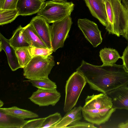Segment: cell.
<instances>
[{
  "instance_id": "obj_27",
  "label": "cell",
  "mask_w": 128,
  "mask_h": 128,
  "mask_svg": "<svg viewBox=\"0 0 128 128\" xmlns=\"http://www.w3.org/2000/svg\"><path fill=\"white\" fill-rule=\"evenodd\" d=\"M45 119L41 118L27 120L22 128H40Z\"/></svg>"
},
{
  "instance_id": "obj_4",
  "label": "cell",
  "mask_w": 128,
  "mask_h": 128,
  "mask_svg": "<svg viewBox=\"0 0 128 128\" xmlns=\"http://www.w3.org/2000/svg\"><path fill=\"white\" fill-rule=\"evenodd\" d=\"M55 65L54 57L51 55L34 56L23 68V74L28 79L48 78Z\"/></svg>"
},
{
  "instance_id": "obj_2",
  "label": "cell",
  "mask_w": 128,
  "mask_h": 128,
  "mask_svg": "<svg viewBox=\"0 0 128 128\" xmlns=\"http://www.w3.org/2000/svg\"><path fill=\"white\" fill-rule=\"evenodd\" d=\"M108 24L106 29L109 34L122 36L128 41V10L121 0H104Z\"/></svg>"
},
{
  "instance_id": "obj_8",
  "label": "cell",
  "mask_w": 128,
  "mask_h": 128,
  "mask_svg": "<svg viewBox=\"0 0 128 128\" xmlns=\"http://www.w3.org/2000/svg\"><path fill=\"white\" fill-rule=\"evenodd\" d=\"M60 93L56 89L48 90L38 89L28 99L40 106H54L61 97Z\"/></svg>"
},
{
  "instance_id": "obj_25",
  "label": "cell",
  "mask_w": 128,
  "mask_h": 128,
  "mask_svg": "<svg viewBox=\"0 0 128 128\" xmlns=\"http://www.w3.org/2000/svg\"><path fill=\"white\" fill-rule=\"evenodd\" d=\"M62 118L60 114L58 112L50 114L45 118L40 128H51L58 122Z\"/></svg>"
},
{
  "instance_id": "obj_19",
  "label": "cell",
  "mask_w": 128,
  "mask_h": 128,
  "mask_svg": "<svg viewBox=\"0 0 128 128\" xmlns=\"http://www.w3.org/2000/svg\"><path fill=\"white\" fill-rule=\"evenodd\" d=\"M23 27L20 26L9 39L10 44L15 49L31 46L23 32Z\"/></svg>"
},
{
  "instance_id": "obj_15",
  "label": "cell",
  "mask_w": 128,
  "mask_h": 128,
  "mask_svg": "<svg viewBox=\"0 0 128 128\" xmlns=\"http://www.w3.org/2000/svg\"><path fill=\"white\" fill-rule=\"evenodd\" d=\"M0 51L4 50L6 55L9 65L12 71L21 68L16 55L15 48L10 44L9 40L0 34Z\"/></svg>"
},
{
  "instance_id": "obj_33",
  "label": "cell",
  "mask_w": 128,
  "mask_h": 128,
  "mask_svg": "<svg viewBox=\"0 0 128 128\" xmlns=\"http://www.w3.org/2000/svg\"><path fill=\"white\" fill-rule=\"evenodd\" d=\"M4 103L2 101L0 100V107L1 108L2 107Z\"/></svg>"
},
{
  "instance_id": "obj_22",
  "label": "cell",
  "mask_w": 128,
  "mask_h": 128,
  "mask_svg": "<svg viewBox=\"0 0 128 128\" xmlns=\"http://www.w3.org/2000/svg\"><path fill=\"white\" fill-rule=\"evenodd\" d=\"M24 81L31 83L33 86L39 89L53 90L56 89L57 88L56 83L51 81L48 78L28 79Z\"/></svg>"
},
{
  "instance_id": "obj_5",
  "label": "cell",
  "mask_w": 128,
  "mask_h": 128,
  "mask_svg": "<svg viewBox=\"0 0 128 128\" xmlns=\"http://www.w3.org/2000/svg\"><path fill=\"white\" fill-rule=\"evenodd\" d=\"M87 83L84 76L79 72L73 73L66 81L63 110H70L76 105L81 92Z\"/></svg>"
},
{
  "instance_id": "obj_14",
  "label": "cell",
  "mask_w": 128,
  "mask_h": 128,
  "mask_svg": "<svg viewBox=\"0 0 128 128\" xmlns=\"http://www.w3.org/2000/svg\"><path fill=\"white\" fill-rule=\"evenodd\" d=\"M44 3L41 0H18L16 9L19 15H31L39 12Z\"/></svg>"
},
{
  "instance_id": "obj_36",
  "label": "cell",
  "mask_w": 128,
  "mask_h": 128,
  "mask_svg": "<svg viewBox=\"0 0 128 128\" xmlns=\"http://www.w3.org/2000/svg\"></svg>"
},
{
  "instance_id": "obj_3",
  "label": "cell",
  "mask_w": 128,
  "mask_h": 128,
  "mask_svg": "<svg viewBox=\"0 0 128 128\" xmlns=\"http://www.w3.org/2000/svg\"><path fill=\"white\" fill-rule=\"evenodd\" d=\"M74 6L72 2L48 1L45 2L37 15L42 17L48 23H53L70 16Z\"/></svg>"
},
{
  "instance_id": "obj_1",
  "label": "cell",
  "mask_w": 128,
  "mask_h": 128,
  "mask_svg": "<svg viewBox=\"0 0 128 128\" xmlns=\"http://www.w3.org/2000/svg\"><path fill=\"white\" fill-rule=\"evenodd\" d=\"M76 70L84 77L91 89L105 94L128 86V72L124 65L114 64L94 65L83 60Z\"/></svg>"
},
{
  "instance_id": "obj_17",
  "label": "cell",
  "mask_w": 128,
  "mask_h": 128,
  "mask_svg": "<svg viewBox=\"0 0 128 128\" xmlns=\"http://www.w3.org/2000/svg\"><path fill=\"white\" fill-rule=\"evenodd\" d=\"M27 121L0 110V128H22Z\"/></svg>"
},
{
  "instance_id": "obj_21",
  "label": "cell",
  "mask_w": 128,
  "mask_h": 128,
  "mask_svg": "<svg viewBox=\"0 0 128 128\" xmlns=\"http://www.w3.org/2000/svg\"><path fill=\"white\" fill-rule=\"evenodd\" d=\"M0 110L23 119L38 117V115L31 111L21 109L16 106L9 108H0Z\"/></svg>"
},
{
  "instance_id": "obj_13",
  "label": "cell",
  "mask_w": 128,
  "mask_h": 128,
  "mask_svg": "<svg viewBox=\"0 0 128 128\" xmlns=\"http://www.w3.org/2000/svg\"><path fill=\"white\" fill-rule=\"evenodd\" d=\"M111 99L112 107L128 110V87H120L107 94Z\"/></svg>"
},
{
  "instance_id": "obj_18",
  "label": "cell",
  "mask_w": 128,
  "mask_h": 128,
  "mask_svg": "<svg viewBox=\"0 0 128 128\" xmlns=\"http://www.w3.org/2000/svg\"><path fill=\"white\" fill-rule=\"evenodd\" d=\"M23 32L31 46L48 48L36 33L30 22L23 27Z\"/></svg>"
},
{
  "instance_id": "obj_6",
  "label": "cell",
  "mask_w": 128,
  "mask_h": 128,
  "mask_svg": "<svg viewBox=\"0 0 128 128\" xmlns=\"http://www.w3.org/2000/svg\"><path fill=\"white\" fill-rule=\"evenodd\" d=\"M72 24L70 16L52 23L50 26L53 52L63 47Z\"/></svg>"
},
{
  "instance_id": "obj_28",
  "label": "cell",
  "mask_w": 128,
  "mask_h": 128,
  "mask_svg": "<svg viewBox=\"0 0 128 128\" xmlns=\"http://www.w3.org/2000/svg\"><path fill=\"white\" fill-rule=\"evenodd\" d=\"M18 0H0V9H16Z\"/></svg>"
},
{
  "instance_id": "obj_31",
  "label": "cell",
  "mask_w": 128,
  "mask_h": 128,
  "mask_svg": "<svg viewBox=\"0 0 128 128\" xmlns=\"http://www.w3.org/2000/svg\"><path fill=\"white\" fill-rule=\"evenodd\" d=\"M118 127L120 128H128V120L124 122H122L119 124Z\"/></svg>"
},
{
  "instance_id": "obj_26",
  "label": "cell",
  "mask_w": 128,
  "mask_h": 128,
  "mask_svg": "<svg viewBox=\"0 0 128 128\" xmlns=\"http://www.w3.org/2000/svg\"><path fill=\"white\" fill-rule=\"evenodd\" d=\"M30 49L32 57L36 56H48L52 53V50L30 46Z\"/></svg>"
},
{
  "instance_id": "obj_29",
  "label": "cell",
  "mask_w": 128,
  "mask_h": 128,
  "mask_svg": "<svg viewBox=\"0 0 128 128\" xmlns=\"http://www.w3.org/2000/svg\"><path fill=\"white\" fill-rule=\"evenodd\" d=\"M96 128L94 124L90 122H81L79 121L72 122L66 128Z\"/></svg>"
},
{
  "instance_id": "obj_7",
  "label": "cell",
  "mask_w": 128,
  "mask_h": 128,
  "mask_svg": "<svg viewBox=\"0 0 128 128\" xmlns=\"http://www.w3.org/2000/svg\"><path fill=\"white\" fill-rule=\"evenodd\" d=\"M78 26L86 40L94 47H96L102 42L101 32L97 24L86 18L79 19Z\"/></svg>"
},
{
  "instance_id": "obj_20",
  "label": "cell",
  "mask_w": 128,
  "mask_h": 128,
  "mask_svg": "<svg viewBox=\"0 0 128 128\" xmlns=\"http://www.w3.org/2000/svg\"><path fill=\"white\" fill-rule=\"evenodd\" d=\"M100 56L103 64H112L121 58L118 52L115 49L104 48L100 52Z\"/></svg>"
},
{
  "instance_id": "obj_23",
  "label": "cell",
  "mask_w": 128,
  "mask_h": 128,
  "mask_svg": "<svg viewBox=\"0 0 128 128\" xmlns=\"http://www.w3.org/2000/svg\"><path fill=\"white\" fill-rule=\"evenodd\" d=\"M30 47L15 49L16 55L21 68H24L26 66L33 57L30 52Z\"/></svg>"
},
{
  "instance_id": "obj_30",
  "label": "cell",
  "mask_w": 128,
  "mask_h": 128,
  "mask_svg": "<svg viewBox=\"0 0 128 128\" xmlns=\"http://www.w3.org/2000/svg\"><path fill=\"white\" fill-rule=\"evenodd\" d=\"M123 62V65L128 72V46L124 50L121 56Z\"/></svg>"
},
{
  "instance_id": "obj_12",
  "label": "cell",
  "mask_w": 128,
  "mask_h": 128,
  "mask_svg": "<svg viewBox=\"0 0 128 128\" xmlns=\"http://www.w3.org/2000/svg\"><path fill=\"white\" fill-rule=\"evenodd\" d=\"M92 15L106 27L108 19L104 0H84Z\"/></svg>"
},
{
  "instance_id": "obj_34",
  "label": "cell",
  "mask_w": 128,
  "mask_h": 128,
  "mask_svg": "<svg viewBox=\"0 0 128 128\" xmlns=\"http://www.w3.org/2000/svg\"><path fill=\"white\" fill-rule=\"evenodd\" d=\"M54 1L60 2H67L66 0H52Z\"/></svg>"
},
{
  "instance_id": "obj_24",
  "label": "cell",
  "mask_w": 128,
  "mask_h": 128,
  "mask_svg": "<svg viewBox=\"0 0 128 128\" xmlns=\"http://www.w3.org/2000/svg\"><path fill=\"white\" fill-rule=\"evenodd\" d=\"M19 16L16 9L10 10L0 9V25H3L10 23Z\"/></svg>"
},
{
  "instance_id": "obj_11",
  "label": "cell",
  "mask_w": 128,
  "mask_h": 128,
  "mask_svg": "<svg viewBox=\"0 0 128 128\" xmlns=\"http://www.w3.org/2000/svg\"><path fill=\"white\" fill-rule=\"evenodd\" d=\"M111 98L107 94L103 93L88 96L85 100L82 109L88 110L110 108L112 107Z\"/></svg>"
},
{
  "instance_id": "obj_16",
  "label": "cell",
  "mask_w": 128,
  "mask_h": 128,
  "mask_svg": "<svg viewBox=\"0 0 128 128\" xmlns=\"http://www.w3.org/2000/svg\"><path fill=\"white\" fill-rule=\"evenodd\" d=\"M82 108L80 106L68 112L61 120L51 128H66L71 123L80 120L82 118L81 112Z\"/></svg>"
},
{
  "instance_id": "obj_32",
  "label": "cell",
  "mask_w": 128,
  "mask_h": 128,
  "mask_svg": "<svg viewBox=\"0 0 128 128\" xmlns=\"http://www.w3.org/2000/svg\"><path fill=\"white\" fill-rule=\"evenodd\" d=\"M124 7L128 10V0H122Z\"/></svg>"
},
{
  "instance_id": "obj_9",
  "label": "cell",
  "mask_w": 128,
  "mask_h": 128,
  "mask_svg": "<svg viewBox=\"0 0 128 128\" xmlns=\"http://www.w3.org/2000/svg\"><path fill=\"white\" fill-rule=\"evenodd\" d=\"M116 109L112 107L102 109L84 110L82 109V116L86 121L99 125L108 121Z\"/></svg>"
},
{
  "instance_id": "obj_10",
  "label": "cell",
  "mask_w": 128,
  "mask_h": 128,
  "mask_svg": "<svg viewBox=\"0 0 128 128\" xmlns=\"http://www.w3.org/2000/svg\"><path fill=\"white\" fill-rule=\"evenodd\" d=\"M30 22L36 33L48 48L52 50L50 26L48 22L42 16L37 15L33 18Z\"/></svg>"
},
{
  "instance_id": "obj_35",
  "label": "cell",
  "mask_w": 128,
  "mask_h": 128,
  "mask_svg": "<svg viewBox=\"0 0 128 128\" xmlns=\"http://www.w3.org/2000/svg\"><path fill=\"white\" fill-rule=\"evenodd\" d=\"M43 1L44 2L45 1H46V0H41Z\"/></svg>"
}]
</instances>
